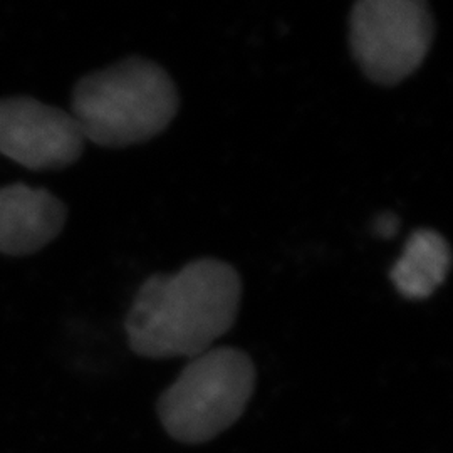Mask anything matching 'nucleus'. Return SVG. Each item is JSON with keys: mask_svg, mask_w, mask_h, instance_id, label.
Wrapping results in <instances>:
<instances>
[{"mask_svg": "<svg viewBox=\"0 0 453 453\" xmlns=\"http://www.w3.org/2000/svg\"><path fill=\"white\" fill-rule=\"evenodd\" d=\"M452 264L450 245L435 230H415L405 243L402 257L391 267L389 279L406 299L430 297L447 279Z\"/></svg>", "mask_w": 453, "mask_h": 453, "instance_id": "nucleus-7", "label": "nucleus"}, {"mask_svg": "<svg viewBox=\"0 0 453 453\" xmlns=\"http://www.w3.org/2000/svg\"><path fill=\"white\" fill-rule=\"evenodd\" d=\"M398 226H400V222H398L396 215L383 213L374 220V234L383 239H391L396 234Z\"/></svg>", "mask_w": 453, "mask_h": 453, "instance_id": "nucleus-8", "label": "nucleus"}, {"mask_svg": "<svg viewBox=\"0 0 453 453\" xmlns=\"http://www.w3.org/2000/svg\"><path fill=\"white\" fill-rule=\"evenodd\" d=\"M256 388V366L237 348L220 346L190 357L165 389L157 411L165 432L180 443H205L242 417Z\"/></svg>", "mask_w": 453, "mask_h": 453, "instance_id": "nucleus-3", "label": "nucleus"}, {"mask_svg": "<svg viewBox=\"0 0 453 453\" xmlns=\"http://www.w3.org/2000/svg\"><path fill=\"white\" fill-rule=\"evenodd\" d=\"M84 136L73 114L29 96L0 99V155L44 172L80 160Z\"/></svg>", "mask_w": 453, "mask_h": 453, "instance_id": "nucleus-5", "label": "nucleus"}, {"mask_svg": "<svg viewBox=\"0 0 453 453\" xmlns=\"http://www.w3.org/2000/svg\"><path fill=\"white\" fill-rule=\"evenodd\" d=\"M65 205L46 188L24 183L0 187V254L31 256L65 228Z\"/></svg>", "mask_w": 453, "mask_h": 453, "instance_id": "nucleus-6", "label": "nucleus"}, {"mask_svg": "<svg viewBox=\"0 0 453 453\" xmlns=\"http://www.w3.org/2000/svg\"><path fill=\"white\" fill-rule=\"evenodd\" d=\"M179 106L170 74L162 65L134 56L84 76L74 86L71 114L86 142L125 148L158 136Z\"/></svg>", "mask_w": 453, "mask_h": 453, "instance_id": "nucleus-2", "label": "nucleus"}, {"mask_svg": "<svg viewBox=\"0 0 453 453\" xmlns=\"http://www.w3.org/2000/svg\"><path fill=\"white\" fill-rule=\"evenodd\" d=\"M435 35L426 0H357L349 46L368 80L395 86L425 61Z\"/></svg>", "mask_w": 453, "mask_h": 453, "instance_id": "nucleus-4", "label": "nucleus"}, {"mask_svg": "<svg viewBox=\"0 0 453 453\" xmlns=\"http://www.w3.org/2000/svg\"><path fill=\"white\" fill-rule=\"evenodd\" d=\"M241 297V275L222 260H194L175 274L151 275L127 316L128 344L150 359L198 357L230 331Z\"/></svg>", "mask_w": 453, "mask_h": 453, "instance_id": "nucleus-1", "label": "nucleus"}]
</instances>
